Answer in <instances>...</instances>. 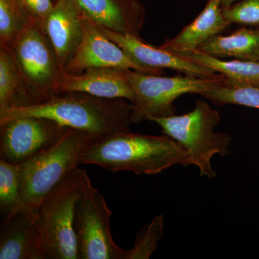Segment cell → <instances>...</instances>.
Returning <instances> with one entry per match:
<instances>
[{"mask_svg": "<svg viewBox=\"0 0 259 259\" xmlns=\"http://www.w3.org/2000/svg\"><path fill=\"white\" fill-rule=\"evenodd\" d=\"M131 112L132 105L123 99L69 92L58 94L38 105L0 111V124L18 117H45L69 128L84 131L98 139L131 132Z\"/></svg>", "mask_w": 259, "mask_h": 259, "instance_id": "obj_1", "label": "cell"}, {"mask_svg": "<svg viewBox=\"0 0 259 259\" xmlns=\"http://www.w3.org/2000/svg\"><path fill=\"white\" fill-rule=\"evenodd\" d=\"M81 164L112 172L154 175L176 165L189 166L185 150L168 136L118 133L95 139L81 155Z\"/></svg>", "mask_w": 259, "mask_h": 259, "instance_id": "obj_2", "label": "cell"}, {"mask_svg": "<svg viewBox=\"0 0 259 259\" xmlns=\"http://www.w3.org/2000/svg\"><path fill=\"white\" fill-rule=\"evenodd\" d=\"M95 139L84 131L69 128L55 144L19 164L25 208L37 212L48 194L79 168L83 151Z\"/></svg>", "mask_w": 259, "mask_h": 259, "instance_id": "obj_3", "label": "cell"}, {"mask_svg": "<svg viewBox=\"0 0 259 259\" xmlns=\"http://www.w3.org/2000/svg\"><path fill=\"white\" fill-rule=\"evenodd\" d=\"M151 122L160 126L162 133L176 141L189 156V166L199 169V176L209 179L217 177L213 169V156H227L230 153L231 136L214 132L221 122L218 110L204 100H197L192 111L181 115L153 118Z\"/></svg>", "mask_w": 259, "mask_h": 259, "instance_id": "obj_4", "label": "cell"}, {"mask_svg": "<svg viewBox=\"0 0 259 259\" xmlns=\"http://www.w3.org/2000/svg\"><path fill=\"white\" fill-rule=\"evenodd\" d=\"M86 172L75 170L48 194L37 209L36 223L44 259H79L75 207Z\"/></svg>", "mask_w": 259, "mask_h": 259, "instance_id": "obj_5", "label": "cell"}, {"mask_svg": "<svg viewBox=\"0 0 259 259\" xmlns=\"http://www.w3.org/2000/svg\"><path fill=\"white\" fill-rule=\"evenodd\" d=\"M126 74L134 93L131 103L132 123L175 115L177 109L174 102L178 97L186 94L203 95L226 79L225 76L202 78L190 75L168 77L130 69Z\"/></svg>", "mask_w": 259, "mask_h": 259, "instance_id": "obj_6", "label": "cell"}, {"mask_svg": "<svg viewBox=\"0 0 259 259\" xmlns=\"http://www.w3.org/2000/svg\"><path fill=\"white\" fill-rule=\"evenodd\" d=\"M28 89L32 105L56 95V83L64 71L46 32L32 23L9 48Z\"/></svg>", "mask_w": 259, "mask_h": 259, "instance_id": "obj_7", "label": "cell"}, {"mask_svg": "<svg viewBox=\"0 0 259 259\" xmlns=\"http://www.w3.org/2000/svg\"><path fill=\"white\" fill-rule=\"evenodd\" d=\"M111 216L105 197L94 187L86 172L75 207L79 259H120L121 248L114 242L110 231Z\"/></svg>", "mask_w": 259, "mask_h": 259, "instance_id": "obj_8", "label": "cell"}, {"mask_svg": "<svg viewBox=\"0 0 259 259\" xmlns=\"http://www.w3.org/2000/svg\"><path fill=\"white\" fill-rule=\"evenodd\" d=\"M68 129L40 117H18L0 124L1 158L20 164L55 144Z\"/></svg>", "mask_w": 259, "mask_h": 259, "instance_id": "obj_9", "label": "cell"}, {"mask_svg": "<svg viewBox=\"0 0 259 259\" xmlns=\"http://www.w3.org/2000/svg\"><path fill=\"white\" fill-rule=\"evenodd\" d=\"M91 68L130 69L155 75L163 74L162 69H150L135 61L125 51L109 39L96 23L83 15L82 40L66 64L64 72L80 74Z\"/></svg>", "mask_w": 259, "mask_h": 259, "instance_id": "obj_10", "label": "cell"}, {"mask_svg": "<svg viewBox=\"0 0 259 259\" xmlns=\"http://www.w3.org/2000/svg\"><path fill=\"white\" fill-rule=\"evenodd\" d=\"M99 27L109 39L125 51L135 61L145 67L162 70L169 69L197 77L221 78L223 76L207 68L187 60L171 51L148 44L141 37L130 34H120L103 27Z\"/></svg>", "mask_w": 259, "mask_h": 259, "instance_id": "obj_11", "label": "cell"}, {"mask_svg": "<svg viewBox=\"0 0 259 259\" xmlns=\"http://www.w3.org/2000/svg\"><path fill=\"white\" fill-rule=\"evenodd\" d=\"M127 70L91 68L80 74L63 72L56 83V94L78 92L102 98L123 99L132 103L134 93Z\"/></svg>", "mask_w": 259, "mask_h": 259, "instance_id": "obj_12", "label": "cell"}, {"mask_svg": "<svg viewBox=\"0 0 259 259\" xmlns=\"http://www.w3.org/2000/svg\"><path fill=\"white\" fill-rule=\"evenodd\" d=\"M81 13L99 26L141 37L146 8L139 0H74Z\"/></svg>", "mask_w": 259, "mask_h": 259, "instance_id": "obj_13", "label": "cell"}, {"mask_svg": "<svg viewBox=\"0 0 259 259\" xmlns=\"http://www.w3.org/2000/svg\"><path fill=\"white\" fill-rule=\"evenodd\" d=\"M45 32L64 71L83 35V15L74 0H55L46 23Z\"/></svg>", "mask_w": 259, "mask_h": 259, "instance_id": "obj_14", "label": "cell"}, {"mask_svg": "<svg viewBox=\"0 0 259 259\" xmlns=\"http://www.w3.org/2000/svg\"><path fill=\"white\" fill-rule=\"evenodd\" d=\"M37 212L24 208L2 223L0 258L44 259Z\"/></svg>", "mask_w": 259, "mask_h": 259, "instance_id": "obj_15", "label": "cell"}, {"mask_svg": "<svg viewBox=\"0 0 259 259\" xmlns=\"http://www.w3.org/2000/svg\"><path fill=\"white\" fill-rule=\"evenodd\" d=\"M230 25L223 16L221 0H208L204 10L190 25L177 36L166 40L161 47L173 52L195 50L210 37L224 31Z\"/></svg>", "mask_w": 259, "mask_h": 259, "instance_id": "obj_16", "label": "cell"}, {"mask_svg": "<svg viewBox=\"0 0 259 259\" xmlns=\"http://www.w3.org/2000/svg\"><path fill=\"white\" fill-rule=\"evenodd\" d=\"M198 50L219 59L259 61V28L243 27L228 35H214Z\"/></svg>", "mask_w": 259, "mask_h": 259, "instance_id": "obj_17", "label": "cell"}, {"mask_svg": "<svg viewBox=\"0 0 259 259\" xmlns=\"http://www.w3.org/2000/svg\"><path fill=\"white\" fill-rule=\"evenodd\" d=\"M173 53L217 74H222L226 79L259 88V61L225 60L204 54L198 49Z\"/></svg>", "mask_w": 259, "mask_h": 259, "instance_id": "obj_18", "label": "cell"}, {"mask_svg": "<svg viewBox=\"0 0 259 259\" xmlns=\"http://www.w3.org/2000/svg\"><path fill=\"white\" fill-rule=\"evenodd\" d=\"M31 105L28 89L11 53L0 48V111Z\"/></svg>", "mask_w": 259, "mask_h": 259, "instance_id": "obj_19", "label": "cell"}, {"mask_svg": "<svg viewBox=\"0 0 259 259\" xmlns=\"http://www.w3.org/2000/svg\"><path fill=\"white\" fill-rule=\"evenodd\" d=\"M32 23L21 0H0V48L8 49Z\"/></svg>", "mask_w": 259, "mask_h": 259, "instance_id": "obj_20", "label": "cell"}, {"mask_svg": "<svg viewBox=\"0 0 259 259\" xmlns=\"http://www.w3.org/2000/svg\"><path fill=\"white\" fill-rule=\"evenodd\" d=\"M25 208L20 194V166L0 159V210L3 221Z\"/></svg>", "mask_w": 259, "mask_h": 259, "instance_id": "obj_21", "label": "cell"}, {"mask_svg": "<svg viewBox=\"0 0 259 259\" xmlns=\"http://www.w3.org/2000/svg\"><path fill=\"white\" fill-rule=\"evenodd\" d=\"M202 96L218 105H237L259 109V88L225 79Z\"/></svg>", "mask_w": 259, "mask_h": 259, "instance_id": "obj_22", "label": "cell"}, {"mask_svg": "<svg viewBox=\"0 0 259 259\" xmlns=\"http://www.w3.org/2000/svg\"><path fill=\"white\" fill-rule=\"evenodd\" d=\"M164 232V220L161 214L156 216L149 224L143 227L129 250L121 248L120 259H148L157 249Z\"/></svg>", "mask_w": 259, "mask_h": 259, "instance_id": "obj_23", "label": "cell"}, {"mask_svg": "<svg viewBox=\"0 0 259 259\" xmlns=\"http://www.w3.org/2000/svg\"><path fill=\"white\" fill-rule=\"evenodd\" d=\"M223 14L231 24L259 28V0H241L223 9Z\"/></svg>", "mask_w": 259, "mask_h": 259, "instance_id": "obj_24", "label": "cell"}, {"mask_svg": "<svg viewBox=\"0 0 259 259\" xmlns=\"http://www.w3.org/2000/svg\"><path fill=\"white\" fill-rule=\"evenodd\" d=\"M33 21L45 32L46 23L55 0H21Z\"/></svg>", "mask_w": 259, "mask_h": 259, "instance_id": "obj_25", "label": "cell"}, {"mask_svg": "<svg viewBox=\"0 0 259 259\" xmlns=\"http://www.w3.org/2000/svg\"><path fill=\"white\" fill-rule=\"evenodd\" d=\"M240 0H221V7L223 9H226V8H230L235 3H238Z\"/></svg>", "mask_w": 259, "mask_h": 259, "instance_id": "obj_26", "label": "cell"}]
</instances>
